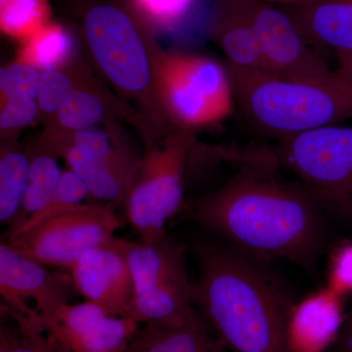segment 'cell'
Here are the masks:
<instances>
[{"mask_svg":"<svg viewBox=\"0 0 352 352\" xmlns=\"http://www.w3.org/2000/svg\"><path fill=\"white\" fill-rule=\"evenodd\" d=\"M279 166L275 153L245 152L230 179L193 201L192 219L252 256L315 272L328 242L327 215L302 183L278 175Z\"/></svg>","mask_w":352,"mask_h":352,"instance_id":"6da1fadb","label":"cell"},{"mask_svg":"<svg viewBox=\"0 0 352 352\" xmlns=\"http://www.w3.org/2000/svg\"><path fill=\"white\" fill-rule=\"evenodd\" d=\"M198 276L192 302L230 352H287L295 292L270 266L232 245H195Z\"/></svg>","mask_w":352,"mask_h":352,"instance_id":"7a4b0ae2","label":"cell"},{"mask_svg":"<svg viewBox=\"0 0 352 352\" xmlns=\"http://www.w3.org/2000/svg\"><path fill=\"white\" fill-rule=\"evenodd\" d=\"M226 65L241 112L279 141L352 119V88L336 75L328 82H298Z\"/></svg>","mask_w":352,"mask_h":352,"instance_id":"3957f363","label":"cell"},{"mask_svg":"<svg viewBox=\"0 0 352 352\" xmlns=\"http://www.w3.org/2000/svg\"><path fill=\"white\" fill-rule=\"evenodd\" d=\"M83 32L94 61L109 82L129 98L154 106L168 122L155 87L157 47L153 51L150 46L140 16L118 4H95L83 17Z\"/></svg>","mask_w":352,"mask_h":352,"instance_id":"277c9868","label":"cell"},{"mask_svg":"<svg viewBox=\"0 0 352 352\" xmlns=\"http://www.w3.org/2000/svg\"><path fill=\"white\" fill-rule=\"evenodd\" d=\"M154 74L160 105L173 129L193 131L219 124L233 113L235 96L226 64L157 48Z\"/></svg>","mask_w":352,"mask_h":352,"instance_id":"5b68a950","label":"cell"},{"mask_svg":"<svg viewBox=\"0 0 352 352\" xmlns=\"http://www.w3.org/2000/svg\"><path fill=\"white\" fill-rule=\"evenodd\" d=\"M122 247L134 285L129 318L171 327L200 316L192 302L184 245L166 234L150 244L122 239Z\"/></svg>","mask_w":352,"mask_h":352,"instance_id":"8992f818","label":"cell"},{"mask_svg":"<svg viewBox=\"0 0 352 352\" xmlns=\"http://www.w3.org/2000/svg\"><path fill=\"white\" fill-rule=\"evenodd\" d=\"M195 148L193 131L178 129L148 146L126 204L127 219L141 242L150 244L166 235V222L184 200Z\"/></svg>","mask_w":352,"mask_h":352,"instance_id":"52a82bcc","label":"cell"},{"mask_svg":"<svg viewBox=\"0 0 352 352\" xmlns=\"http://www.w3.org/2000/svg\"><path fill=\"white\" fill-rule=\"evenodd\" d=\"M275 155L327 217L352 220V126L332 124L284 139Z\"/></svg>","mask_w":352,"mask_h":352,"instance_id":"ba28073f","label":"cell"},{"mask_svg":"<svg viewBox=\"0 0 352 352\" xmlns=\"http://www.w3.org/2000/svg\"><path fill=\"white\" fill-rule=\"evenodd\" d=\"M120 227L110 206L82 204L3 242L47 267L71 271L85 252L112 240Z\"/></svg>","mask_w":352,"mask_h":352,"instance_id":"9c48e42d","label":"cell"},{"mask_svg":"<svg viewBox=\"0 0 352 352\" xmlns=\"http://www.w3.org/2000/svg\"><path fill=\"white\" fill-rule=\"evenodd\" d=\"M78 289L71 273L53 272L2 241L0 295L2 314L44 333L46 322L71 303Z\"/></svg>","mask_w":352,"mask_h":352,"instance_id":"30bf717a","label":"cell"},{"mask_svg":"<svg viewBox=\"0 0 352 352\" xmlns=\"http://www.w3.org/2000/svg\"><path fill=\"white\" fill-rule=\"evenodd\" d=\"M261 44L270 75L298 82H328L335 78L325 60L303 39L288 15L264 0H241Z\"/></svg>","mask_w":352,"mask_h":352,"instance_id":"8fae6325","label":"cell"},{"mask_svg":"<svg viewBox=\"0 0 352 352\" xmlns=\"http://www.w3.org/2000/svg\"><path fill=\"white\" fill-rule=\"evenodd\" d=\"M138 329L133 319L113 316L85 300L57 310L44 333L67 352H122Z\"/></svg>","mask_w":352,"mask_h":352,"instance_id":"7c38bea8","label":"cell"},{"mask_svg":"<svg viewBox=\"0 0 352 352\" xmlns=\"http://www.w3.org/2000/svg\"><path fill=\"white\" fill-rule=\"evenodd\" d=\"M78 293L113 316L129 317L134 285L122 239L89 250L71 270Z\"/></svg>","mask_w":352,"mask_h":352,"instance_id":"4fadbf2b","label":"cell"},{"mask_svg":"<svg viewBox=\"0 0 352 352\" xmlns=\"http://www.w3.org/2000/svg\"><path fill=\"white\" fill-rule=\"evenodd\" d=\"M346 316L344 298L328 287L298 300L287 324V352H328Z\"/></svg>","mask_w":352,"mask_h":352,"instance_id":"5bb4252c","label":"cell"},{"mask_svg":"<svg viewBox=\"0 0 352 352\" xmlns=\"http://www.w3.org/2000/svg\"><path fill=\"white\" fill-rule=\"evenodd\" d=\"M276 6L317 52H352V0H295Z\"/></svg>","mask_w":352,"mask_h":352,"instance_id":"9a60e30c","label":"cell"},{"mask_svg":"<svg viewBox=\"0 0 352 352\" xmlns=\"http://www.w3.org/2000/svg\"><path fill=\"white\" fill-rule=\"evenodd\" d=\"M210 34L227 63L268 73L258 36L241 0H217Z\"/></svg>","mask_w":352,"mask_h":352,"instance_id":"2e32d148","label":"cell"},{"mask_svg":"<svg viewBox=\"0 0 352 352\" xmlns=\"http://www.w3.org/2000/svg\"><path fill=\"white\" fill-rule=\"evenodd\" d=\"M48 145L63 157L69 170L85 182L90 198L106 203L126 206L136 176L85 154L68 140L48 133Z\"/></svg>","mask_w":352,"mask_h":352,"instance_id":"e0dca14e","label":"cell"},{"mask_svg":"<svg viewBox=\"0 0 352 352\" xmlns=\"http://www.w3.org/2000/svg\"><path fill=\"white\" fill-rule=\"evenodd\" d=\"M124 352H230L200 315L180 326L145 324Z\"/></svg>","mask_w":352,"mask_h":352,"instance_id":"ac0fdd59","label":"cell"},{"mask_svg":"<svg viewBox=\"0 0 352 352\" xmlns=\"http://www.w3.org/2000/svg\"><path fill=\"white\" fill-rule=\"evenodd\" d=\"M75 54V41L61 25L50 23L22 41L17 61L38 71L62 69Z\"/></svg>","mask_w":352,"mask_h":352,"instance_id":"d6986e66","label":"cell"},{"mask_svg":"<svg viewBox=\"0 0 352 352\" xmlns=\"http://www.w3.org/2000/svg\"><path fill=\"white\" fill-rule=\"evenodd\" d=\"M56 156L57 153L50 146L48 151L29 156V184L19 214L8 229L19 226L28 217L41 210L52 198L63 173L60 170Z\"/></svg>","mask_w":352,"mask_h":352,"instance_id":"ffe728a7","label":"cell"},{"mask_svg":"<svg viewBox=\"0 0 352 352\" xmlns=\"http://www.w3.org/2000/svg\"><path fill=\"white\" fill-rule=\"evenodd\" d=\"M30 176V159L15 149L2 150L0 159V222L10 227L22 208Z\"/></svg>","mask_w":352,"mask_h":352,"instance_id":"44dd1931","label":"cell"},{"mask_svg":"<svg viewBox=\"0 0 352 352\" xmlns=\"http://www.w3.org/2000/svg\"><path fill=\"white\" fill-rule=\"evenodd\" d=\"M105 115V101L100 95L78 82L54 118L65 133H73L94 127Z\"/></svg>","mask_w":352,"mask_h":352,"instance_id":"7402d4cb","label":"cell"},{"mask_svg":"<svg viewBox=\"0 0 352 352\" xmlns=\"http://www.w3.org/2000/svg\"><path fill=\"white\" fill-rule=\"evenodd\" d=\"M50 23L47 0H6L0 3V28L7 36L22 41Z\"/></svg>","mask_w":352,"mask_h":352,"instance_id":"603a6c76","label":"cell"},{"mask_svg":"<svg viewBox=\"0 0 352 352\" xmlns=\"http://www.w3.org/2000/svg\"><path fill=\"white\" fill-rule=\"evenodd\" d=\"M87 197H89V193L85 182L73 171H65L62 173L59 185L50 201L41 210L28 217L19 226L12 229H7L3 239L7 240L18 234L25 232L44 220L50 219L82 205V201Z\"/></svg>","mask_w":352,"mask_h":352,"instance_id":"cb8c5ba5","label":"cell"},{"mask_svg":"<svg viewBox=\"0 0 352 352\" xmlns=\"http://www.w3.org/2000/svg\"><path fill=\"white\" fill-rule=\"evenodd\" d=\"M146 25L170 32L177 29L193 12L197 0H131Z\"/></svg>","mask_w":352,"mask_h":352,"instance_id":"d4e9b609","label":"cell"},{"mask_svg":"<svg viewBox=\"0 0 352 352\" xmlns=\"http://www.w3.org/2000/svg\"><path fill=\"white\" fill-rule=\"evenodd\" d=\"M0 352H67L45 333L27 325L0 327Z\"/></svg>","mask_w":352,"mask_h":352,"instance_id":"484cf974","label":"cell"},{"mask_svg":"<svg viewBox=\"0 0 352 352\" xmlns=\"http://www.w3.org/2000/svg\"><path fill=\"white\" fill-rule=\"evenodd\" d=\"M78 85L75 78L62 69H47L41 75L38 101L39 110L54 118L59 109L67 100Z\"/></svg>","mask_w":352,"mask_h":352,"instance_id":"4316f807","label":"cell"},{"mask_svg":"<svg viewBox=\"0 0 352 352\" xmlns=\"http://www.w3.org/2000/svg\"><path fill=\"white\" fill-rule=\"evenodd\" d=\"M39 71L22 62H15L1 69L0 91L1 101L9 98H38Z\"/></svg>","mask_w":352,"mask_h":352,"instance_id":"83f0119b","label":"cell"},{"mask_svg":"<svg viewBox=\"0 0 352 352\" xmlns=\"http://www.w3.org/2000/svg\"><path fill=\"white\" fill-rule=\"evenodd\" d=\"M38 101L30 98H9L2 101L0 127L2 132L17 131L29 126L38 117Z\"/></svg>","mask_w":352,"mask_h":352,"instance_id":"f1b7e54d","label":"cell"},{"mask_svg":"<svg viewBox=\"0 0 352 352\" xmlns=\"http://www.w3.org/2000/svg\"><path fill=\"white\" fill-rule=\"evenodd\" d=\"M326 287L342 298L352 294V242L333 254Z\"/></svg>","mask_w":352,"mask_h":352,"instance_id":"f546056e","label":"cell"},{"mask_svg":"<svg viewBox=\"0 0 352 352\" xmlns=\"http://www.w3.org/2000/svg\"><path fill=\"white\" fill-rule=\"evenodd\" d=\"M328 352H352V310L346 314L339 338Z\"/></svg>","mask_w":352,"mask_h":352,"instance_id":"4dcf8cb0","label":"cell"},{"mask_svg":"<svg viewBox=\"0 0 352 352\" xmlns=\"http://www.w3.org/2000/svg\"><path fill=\"white\" fill-rule=\"evenodd\" d=\"M337 68L333 69L335 75L349 87L352 88V52L336 54Z\"/></svg>","mask_w":352,"mask_h":352,"instance_id":"1f68e13d","label":"cell"},{"mask_svg":"<svg viewBox=\"0 0 352 352\" xmlns=\"http://www.w3.org/2000/svg\"><path fill=\"white\" fill-rule=\"evenodd\" d=\"M264 1L271 2L274 4L287 3V2L295 1V0H264Z\"/></svg>","mask_w":352,"mask_h":352,"instance_id":"d6a6232c","label":"cell"},{"mask_svg":"<svg viewBox=\"0 0 352 352\" xmlns=\"http://www.w3.org/2000/svg\"><path fill=\"white\" fill-rule=\"evenodd\" d=\"M124 351H122V352H124Z\"/></svg>","mask_w":352,"mask_h":352,"instance_id":"836d02e7","label":"cell"}]
</instances>
